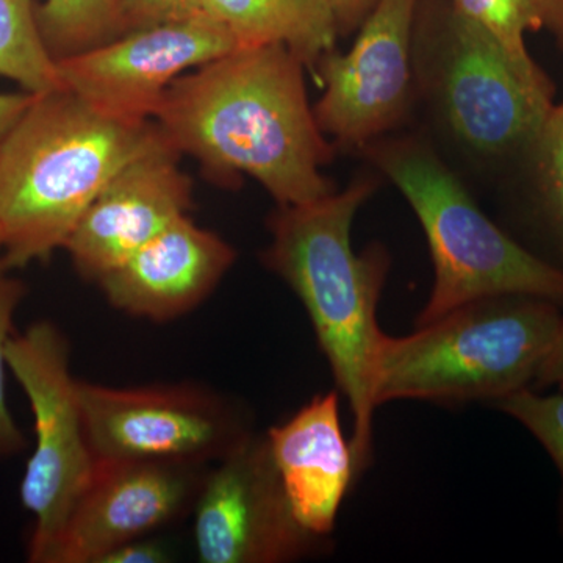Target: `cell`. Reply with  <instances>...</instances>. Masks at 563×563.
Returning <instances> with one entry per match:
<instances>
[{"mask_svg": "<svg viewBox=\"0 0 563 563\" xmlns=\"http://www.w3.org/2000/svg\"><path fill=\"white\" fill-rule=\"evenodd\" d=\"M36 20L55 60L124 35L121 0H46Z\"/></svg>", "mask_w": 563, "mask_h": 563, "instance_id": "18", "label": "cell"}, {"mask_svg": "<svg viewBox=\"0 0 563 563\" xmlns=\"http://www.w3.org/2000/svg\"><path fill=\"white\" fill-rule=\"evenodd\" d=\"M202 0H121L124 33L201 16Z\"/></svg>", "mask_w": 563, "mask_h": 563, "instance_id": "23", "label": "cell"}, {"mask_svg": "<svg viewBox=\"0 0 563 563\" xmlns=\"http://www.w3.org/2000/svg\"><path fill=\"white\" fill-rule=\"evenodd\" d=\"M561 307L536 296L477 299L404 336L384 333L376 406L398 399L495 402L529 387L561 325Z\"/></svg>", "mask_w": 563, "mask_h": 563, "instance_id": "6", "label": "cell"}, {"mask_svg": "<svg viewBox=\"0 0 563 563\" xmlns=\"http://www.w3.org/2000/svg\"><path fill=\"white\" fill-rule=\"evenodd\" d=\"M377 177L362 174L342 191L301 206H277L268 218L272 242L266 268L295 291L312 321L314 335L340 393L354 417L355 476L373 462L374 369L384 332L377 306L390 255L383 244L352 247V222L377 190Z\"/></svg>", "mask_w": 563, "mask_h": 563, "instance_id": "2", "label": "cell"}, {"mask_svg": "<svg viewBox=\"0 0 563 563\" xmlns=\"http://www.w3.org/2000/svg\"><path fill=\"white\" fill-rule=\"evenodd\" d=\"M203 465L96 461L47 563H99L121 544L172 523L195 507Z\"/></svg>", "mask_w": 563, "mask_h": 563, "instance_id": "12", "label": "cell"}, {"mask_svg": "<svg viewBox=\"0 0 563 563\" xmlns=\"http://www.w3.org/2000/svg\"><path fill=\"white\" fill-rule=\"evenodd\" d=\"M7 365L35 418V451L21 483V501L35 518L29 561L47 563L96 459L85 431L79 380L69 369L65 333L54 322H35L11 336Z\"/></svg>", "mask_w": 563, "mask_h": 563, "instance_id": "7", "label": "cell"}, {"mask_svg": "<svg viewBox=\"0 0 563 563\" xmlns=\"http://www.w3.org/2000/svg\"><path fill=\"white\" fill-rule=\"evenodd\" d=\"M303 70L282 44L239 47L174 80L152 120L218 184L246 174L277 206L314 202L335 191L321 173L335 147L314 118Z\"/></svg>", "mask_w": 563, "mask_h": 563, "instance_id": "1", "label": "cell"}, {"mask_svg": "<svg viewBox=\"0 0 563 563\" xmlns=\"http://www.w3.org/2000/svg\"><path fill=\"white\" fill-rule=\"evenodd\" d=\"M533 383L539 388H563V317L559 331L555 333L554 342L551 344V350L544 357Z\"/></svg>", "mask_w": 563, "mask_h": 563, "instance_id": "26", "label": "cell"}, {"mask_svg": "<svg viewBox=\"0 0 563 563\" xmlns=\"http://www.w3.org/2000/svg\"><path fill=\"white\" fill-rule=\"evenodd\" d=\"M266 440L296 520L314 536L328 537L355 477L339 393L314 396L290 420L269 429Z\"/></svg>", "mask_w": 563, "mask_h": 563, "instance_id": "15", "label": "cell"}, {"mask_svg": "<svg viewBox=\"0 0 563 563\" xmlns=\"http://www.w3.org/2000/svg\"><path fill=\"white\" fill-rule=\"evenodd\" d=\"M235 261L231 244L185 214L98 284L114 309L144 320L173 321L201 306Z\"/></svg>", "mask_w": 563, "mask_h": 563, "instance_id": "14", "label": "cell"}, {"mask_svg": "<svg viewBox=\"0 0 563 563\" xmlns=\"http://www.w3.org/2000/svg\"><path fill=\"white\" fill-rule=\"evenodd\" d=\"M202 563H287L324 553L328 537L296 520L268 440L252 435L206 473L195 503Z\"/></svg>", "mask_w": 563, "mask_h": 563, "instance_id": "10", "label": "cell"}, {"mask_svg": "<svg viewBox=\"0 0 563 563\" xmlns=\"http://www.w3.org/2000/svg\"><path fill=\"white\" fill-rule=\"evenodd\" d=\"M417 103L468 161L523 162L548 111L553 80L526 68L453 0H421L413 29Z\"/></svg>", "mask_w": 563, "mask_h": 563, "instance_id": "4", "label": "cell"}, {"mask_svg": "<svg viewBox=\"0 0 563 563\" xmlns=\"http://www.w3.org/2000/svg\"><path fill=\"white\" fill-rule=\"evenodd\" d=\"M453 3L462 14L490 32L520 65L539 66L526 47L528 33L542 31L533 0H453Z\"/></svg>", "mask_w": 563, "mask_h": 563, "instance_id": "20", "label": "cell"}, {"mask_svg": "<svg viewBox=\"0 0 563 563\" xmlns=\"http://www.w3.org/2000/svg\"><path fill=\"white\" fill-rule=\"evenodd\" d=\"M5 272V265H3V239L2 233H0V273Z\"/></svg>", "mask_w": 563, "mask_h": 563, "instance_id": "29", "label": "cell"}, {"mask_svg": "<svg viewBox=\"0 0 563 563\" xmlns=\"http://www.w3.org/2000/svg\"><path fill=\"white\" fill-rule=\"evenodd\" d=\"M169 554L162 543L136 539L114 548L99 563H166Z\"/></svg>", "mask_w": 563, "mask_h": 563, "instance_id": "24", "label": "cell"}, {"mask_svg": "<svg viewBox=\"0 0 563 563\" xmlns=\"http://www.w3.org/2000/svg\"><path fill=\"white\" fill-rule=\"evenodd\" d=\"M421 0H377L350 51L318 62L322 95L314 118L333 147L361 152L396 133L417 107L413 29Z\"/></svg>", "mask_w": 563, "mask_h": 563, "instance_id": "9", "label": "cell"}, {"mask_svg": "<svg viewBox=\"0 0 563 563\" xmlns=\"http://www.w3.org/2000/svg\"><path fill=\"white\" fill-rule=\"evenodd\" d=\"M35 0H0V76L33 95L63 88L36 20Z\"/></svg>", "mask_w": 563, "mask_h": 563, "instance_id": "17", "label": "cell"}, {"mask_svg": "<svg viewBox=\"0 0 563 563\" xmlns=\"http://www.w3.org/2000/svg\"><path fill=\"white\" fill-rule=\"evenodd\" d=\"M490 406L521 422L539 440L558 466L563 485V391L555 395H539L526 387L523 390L504 396Z\"/></svg>", "mask_w": 563, "mask_h": 563, "instance_id": "21", "label": "cell"}, {"mask_svg": "<svg viewBox=\"0 0 563 563\" xmlns=\"http://www.w3.org/2000/svg\"><path fill=\"white\" fill-rule=\"evenodd\" d=\"M162 136L154 120L114 117L66 88L35 95L0 143L5 269L65 247L111 177Z\"/></svg>", "mask_w": 563, "mask_h": 563, "instance_id": "3", "label": "cell"}, {"mask_svg": "<svg viewBox=\"0 0 563 563\" xmlns=\"http://www.w3.org/2000/svg\"><path fill=\"white\" fill-rule=\"evenodd\" d=\"M358 154L398 188L428 240L433 287L417 328L492 296H536L563 306V269L499 229L431 140L396 132Z\"/></svg>", "mask_w": 563, "mask_h": 563, "instance_id": "5", "label": "cell"}, {"mask_svg": "<svg viewBox=\"0 0 563 563\" xmlns=\"http://www.w3.org/2000/svg\"><path fill=\"white\" fill-rule=\"evenodd\" d=\"M542 31L553 35L555 44L563 54V0H533Z\"/></svg>", "mask_w": 563, "mask_h": 563, "instance_id": "28", "label": "cell"}, {"mask_svg": "<svg viewBox=\"0 0 563 563\" xmlns=\"http://www.w3.org/2000/svg\"><path fill=\"white\" fill-rule=\"evenodd\" d=\"M25 295L27 288L21 280L0 273V457H13L27 446V440L11 415L5 396V368H9L7 346L13 336L14 313Z\"/></svg>", "mask_w": 563, "mask_h": 563, "instance_id": "22", "label": "cell"}, {"mask_svg": "<svg viewBox=\"0 0 563 563\" xmlns=\"http://www.w3.org/2000/svg\"><path fill=\"white\" fill-rule=\"evenodd\" d=\"M77 390L96 461L206 465L252 435L242 407L199 385L117 388L79 380Z\"/></svg>", "mask_w": 563, "mask_h": 563, "instance_id": "8", "label": "cell"}, {"mask_svg": "<svg viewBox=\"0 0 563 563\" xmlns=\"http://www.w3.org/2000/svg\"><path fill=\"white\" fill-rule=\"evenodd\" d=\"M202 11L240 46L282 44L312 70L340 36L329 0H202Z\"/></svg>", "mask_w": 563, "mask_h": 563, "instance_id": "16", "label": "cell"}, {"mask_svg": "<svg viewBox=\"0 0 563 563\" xmlns=\"http://www.w3.org/2000/svg\"><path fill=\"white\" fill-rule=\"evenodd\" d=\"M179 161L180 152L162 136L99 191L65 244L81 277L98 282L188 214L192 184Z\"/></svg>", "mask_w": 563, "mask_h": 563, "instance_id": "13", "label": "cell"}, {"mask_svg": "<svg viewBox=\"0 0 563 563\" xmlns=\"http://www.w3.org/2000/svg\"><path fill=\"white\" fill-rule=\"evenodd\" d=\"M239 47L224 25L201 14L128 32L55 62L66 90L114 117L152 120L174 80Z\"/></svg>", "mask_w": 563, "mask_h": 563, "instance_id": "11", "label": "cell"}, {"mask_svg": "<svg viewBox=\"0 0 563 563\" xmlns=\"http://www.w3.org/2000/svg\"><path fill=\"white\" fill-rule=\"evenodd\" d=\"M33 98L35 95L27 91L18 92V95H0V143L31 106Z\"/></svg>", "mask_w": 563, "mask_h": 563, "instance_id": "27", "label": "cell"}, {"mask_svg": "<svg viewBox=\"0 0 563 563\" xmlns=\"http://www.w3.org/2000/svg\"><path fill=\"white\" fill-rule=\"evenodd\" d=\"M523 162L532 177L537 213L563 254V101L548 111Z\"/></svg>", "mask_w": 563, "mask_h": 563, "instance_id": "19", "label": "cell"}, {"mask_svg": "<svg viewBox=\"0 0 563 563\" xmlns=\"http://www.w3.org/2000/svg\"><path fill=\"white\" fill-rule=\"evenodd\" d=\"M333 16H335L339 35L346 36L357 32L362 22L366 20L377 0H329Z\"/></svg>", "mask_w": 563, "mask_h": 563, "instance_id": "25", "label": "cell"}]
</instances>
